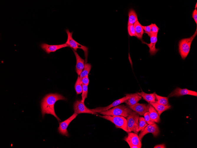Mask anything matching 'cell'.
<instances>
[{
  "instance_id": "16",
  "label": "cell",
  "mask_w": 197,
  "mask_h": 148,
  "mask_svg": "<svg viewBox=\"0 0 197 148\" xmlns=\"http://www.w3.org/2000/svg\"><path fill=\"white\" fill-rule=\"evenodd\" d=\"M73 50L75 56L76 61L75 71L78 76H80L84 67L85 60L80 56L77 52Z\"/></svg>"
},
{
  "instance_id": "30",
  "label": "cell",
  "mask_w": 197,
  "mask_h": 148,
  "mask_svg": "<svg viewBox=\"0 0 197 148\" xmlns=\"http://www.w3.org/2000/svg\"><path fill=\"white\" fill-rule=\"evenodd\" d=\"M151 34H154L158 33L159 28L155 24L151 23Z\"/></svg>"
},
{
  "instance_id": "8",
  "label": "cell",
  "mask_w": 197,
  "mask_h": 148,
  "mask_svg": "<svg viewBox=\"0 0 197 148\" xmlns=\"http://www.w3.org/2000/svg\"><path fill=\"white\" fill-rule=\"evenodd\" d=\"M74 113L77 114L81 113H87L94 115L97 114L96 112H94L89 109L85 105L84 103H82L81 100L75 101L73 105Z\"/></svg>"
},
{
  "instance_id": "27",
  "label": "cell",
  "mask_w": 197,
  "mask_h": 148,
  "mask_svg": "<svg viewBox=\"0 0 197 148\" xmlns=\"http://www.w3.org/2000/svg\"><path fill=\"white\" fill-rule=\"evenodd\" d=\"M88 85L83 84L82 94L81 95V102L84 103L86 98L87 97L88 92Z\"/></svg>"
},
{
  "instance_id": "20",
  "label": "cell",
  "mask_w": 197,
  "mask_h": 148,
  "mask_svg": "<svg viewBox=\"0 0 197 148\" xmlns=\"http://www.w3.org/2000/svg\"><path fill=\"white\" fill-rule=\"evenodd\" d=\"M134 26L135 29L136 37L139 39H142L144 32L142 25L138 20L134 23Z\"/></svg>"
},
{
  "instance_id": "22",
  "label": "cell",
  "mask_w": 197,
  "mask_h": 148,
  "mask_svg": "<svg viewBox=\"0 0 197 148\" xmlns=\"http://www.w3.org/2000/svg\"><path fill=\"white\" fill-rule=\"evenodd\" d=\"M128 20L127 25L134 24L138 21L137 14L133 9H130L128 12Z\"/></svg>"
},
{
  "instance_id": "2",
  "label": "cell",
  "mask_w": 197,
  "mask_h": 148,
  "mask_svg": "<svg viewBox=\"0 0 197 148\" xmlns=\"http://www.w3.org/2000/svg\"><path fill=\"white\" fill-rule=\"evenodd\" d=\"M133 110L123 104H119L107 110L99 113L104 115L120 116L127 117Z\"/></svg>"
},
{
  "instance_id": "28",
  "label": "cell",
  "mask_w": 197,
  "mask_h": 148,
  "mask_svg": "<svg viewBox=\"0 0 197 148\" xmlns=\"http://www.w3.org/2000/svg\"><path fill=\"white\" fill-rule=\"evenodd\" d=\"M149 111L145 112L144 114V118L148 125H152L155 123V122L150 117Z\"/></svg>"
},
{
  "instance_id": "31",
  "label": "cell",
  "mask_w": 197,
  "mask_h": 148,
  "mask_svg": "<svg viewBox=\"0 0 197 148\" xmlns=\"http://www.w3.org/2000/svg\"><path fill=\"white\" fill-rule=\"evenodd\" d=\"M142 27L143 30H145L144 32L147 34L149 37H150L151 35L150 25L147 26L142 25Z\"/></svg>"
},
{
  "instance_id": "35",
  "label": "cell",
  "mask_w": 197,
  "mask_h": 148,
  "mask_svg": "<svg viewBox=\"0 0 197 148\" xmlns=\"http://www.w3.org/2000/svg\"><path fill=\"white\" fill-rule=\"evenodd\" d=\"M197 8V3H196V7H195V9H196Z\"/></svg>"
},
{
  "instance_id": "5",
  "label": "cell",
  "mask_w": 197,
  "mask_h": 148,
  "mask_svg": "<svg viewBox=\"0 0 197 148\" xmlns=\"http://www.w3.org/2000/svg\"><path fill=\"white\" fill-rule=\"evenodd\" d=\"M65 31L67 34V39L65 43L69 47L73 48V50L76 51L78 48L81 49L83 50L84 52L85 57V62L87 63L88 53V48L87 47L82 45L75 40L72 37L73 32H70L69 30L67 29Z\"/></svg>"
},
{
  "instance_id": "4",
  "label": "cell",
  "mask_w": 197,
  "mask_h": 148,
  "mask_svg": "<svg viewBox=\"0 0 197 148\" xmlns=\"http://www.w3.org/2000/svg\"><path fill=\"white\" fill-rule=\"evenodd\" d=\"M99 116L114 123L116 128L122 129L126 132H128L127 120L124 117L108 115H99Z\"/></svg>"
},
{
  "instance_id": "34",
  "label": "cell",
  "mask_w": 197,
  "mask_h": 148,
  "mask_svg": "<svg viewBox=\"0 0 197 148\" xmlns=\"http://www.w3.org/2000/svg\"><path fill=\"white\" fill-rule=\"evenodd\" d=\"M154 148H165L166 147L165 146L164 144H161L157 145L155 146Z\"/></svg>"
},
{
  "instance_id": "13",
  "label": "cell",
  "mask_w": 197,
  "mask_h": 148,
  "mask_svg": "<svg viewBox=\"0 0 197 148\" xmlns=\"http://www.w3.org/2000/svg\"><path fill=\"white\" fill-rule=\"evenodd\" d=\"M40 47L47 53L49 54L51 52H55L59 49L69 46L65 43L56 45H50L46 43H42L40 45Z\"/></svg>"
},
{
  "instance_id": "33",
  "label": "cell",
  "mask_w": 197,
  "mask_h": 148,
  "mask_svg": "<svg viewBox=\"0 0 197 148\" xmlns=\"http://www.w3.org/2000/svg\"><path fill=\"white\" fill-rule=\"evenodd\" d=\"M192 17L194 19L196 25L197 24V11L196 9H195L193 12L192 14Z\"/></svg>"
},
{
  "instance_id": "6",
  "label": "cell",
  "mask_w": 197,
  "mask_h": 148,
  "mask_svg": "<svg viewBox=\"0 0 197 148\" xmlns=\"http://www.w3.org/2000/svg\"><path fill=\"white\" fill-rule=\"evenodd\" d=\"M139 115L133 111L127 117V125L128 132L133 131L138 134L139 128Z\"/></svg>"
},
{
  "instance_id": "7",
  "label": "cell",
  "mask_w": 197,
  "mask_h": 148,
  "mask_svg": "<svg viewBox=\"0 0 197 148\" xmlns=\"http://www.w3.org/2000/svg\"><path fill=\"white\" fill-rule=\"evenodd\" d=\"M127 136L124 140L128 144L131 148H141V142L137 134L134 132H129Z\"/></svg>"
},
{
  "instance_id": "25",
  "label": "cell",
  "mask_w": 197,
  "mask_h": 148,
  "mask_svg": "<svg viewBox=\"0 0 197 148\" xmlns=\"http://www.w3.org/2000/svg\"><path fill=\"white\" fill-rule=\"evenodd\" d=\"M156 99V101L155 102L156 103L164 105H170L168 100V97H164L159 95L155 94Z\"/></svg>"
},
{
  "instance_id": "32",
  "label": "cell",
  "mask_w": 197,
  "mask_h": 148,
  "mask_svg": "<svg viewBox=\"0 0 197 148\" xmlns=\"http://www.w3.org/2000/svg\"><path fill=\"white\" fill-rule=\"evenodd\" d=\"M81 81L83 84L88 85L89 80L88 77V75H86L83 77L81 79Z\"/></svg>"
},
{
  "instance_id": "19",
  "label": "cell",
  "mask_w": 197,
  "mask_h": 148,
  "mask_svg": "<svg viewBox=\"0 0 197 148\" xmlns=\"http://www.w3.org/2000/svg\"><path fill=\"white\" fill-rule=\"evenodd\" d=\"M137 93L149 103L155 101L156 93L155 92L151 94H147L143 91L141 92H138Z\"/></svg>"
},
{
  "instance_id": "17",
  "label": "cell",
  "mask_w": 197,
  "mask_h": 148,
  "mask_svg": "<svg viewBox=\"0 0 197 148\" xmlns=\"http://www.w3.org/2000/svg\"><path fill=\"white\" fill-rule=\"evenodd\" d=\"M127 94L129 96V97L124 102V103L128 106L135 104L138 103L142 98V97L137 93Z\"/></svg>"
},
{
  "instance_id": "3",
  "label": "cell",
  "mask_w": 197,
  "mask_h": 148,
  "mask_svg": "<svg viewBox=\"0 0 197 148\" xmlns=\"http://www.w3.org/2000/svg\"><path fill=\"white\" fill-rule=\"evenodd\" d=\"M197 29L194 34L190 38L181 39L179 43V52L182 58L184 59L189 52L192 42L196 35Z\"/></svg>"
},
{
  "instance_id": "29",
  "label": "cell",
  "mask_w": 197,
  "mask_h": 148,
  "mask_svg": "<svg viewBox=\"0 0 197 148\" xmlns=\"http://www.w3.org/2000/svg\"><path fill=\"white\" fill-rule=\"evenodd\" d=\"M127 30L129 35L131 36H136L134 24L128 26Z\"/></svg>"
},
{
  "instance_id": "26",
  "label": "cell",
  "mask_w": 197,
  "mask_h": 148,
  "mask_svg": "<svg viewBox=\"0 0 197 148\" xmlns=\"http://www.w3.org/2000/svg\"><path fill=\"white\" fill-rule=\"evenodd\" d=\"M139 128L138 131V132L143 131L145 128L148 125L144 118L142 117H139Z\"/></svg>"
},
{
  "instance_id": "18",
  "label": "cell",
  "mask_w": 197,
  "mask_h": 148,
  "mask_svg": "<svg viewBox=\"0 0 197 148\" xmlns=\"http://www.w3.org/2000/svg\"><path fill=\"white\" fill-rule=\"evenodd\" d=\"M149 104L154 107L159 116H160L164 111L170 109L171 108L170 105H164L159 104L155 102L150 103Z\"/></svg>"
},
{
  "instance_id": "21",
  "label": "cell",
  "mask_w": 197,
  "mask_h": 148,
  "mask_svg": "<svg viewBox=\"0 0 197 148\" xmlns=\"http://www.w3.org/2000/svg\"><path fill=\"white\" fill-rule=\"evenodd\" d=\"M148 111L150 118L155 122L159 123L160 121V116L154 107L150 104Z\"/></svg>"
},
{
  "instance_id": "24",
  "label": "cell",
  "mask_w": 197,
  "mask_h": 148,
  "mask_svg": "<svg viewBox=\"0 0 197 148\" xmlns=\"http://www.w3.org/2000/svg\"><path fill=\"white\" fill-rule=\"evenodd\" d=\"M91 68V66L90 64L85 63L84 68L79 76L81 79L83 77L88 75Z\"/></svg>"
},
{
  "instance_id": "12",
  "label": "cell",
  "mask_w": 197,
  "mask_h": 148,
  "mask_svg": "<svg viewBox=\"0 0 197 148\" xmlns=\"http://www.w3.org/2000/svg\"><path fill=\"white\" fill-rule=\"evenodd\" d=\"M185 95H190L197 97V92L188 90L186 88L181 89L177 87L168 95V97L173 96L179 97Z\"/></svg>"
},
{
  "instance_id": "11",
  "label": "cell",
  "mask_w": 197,
  "mask_h": 148,
  "mask_svg": "<svg viewBox=\"0 0 197 148\" xmlns=\"http://www.w3.org/2000/svg\"><path fill=\"white\" fill-rule=\"evenodd\" d=\"M129 97V96L126 94L125 96L114 101L111 104L106 107H98L94 109H91V110L93 112L99 113L102 111H106L112 107H114L124 102Z\"/></svg>"
},
{
  "instance_id": "10",
  "label": "cell",
  "mask_w": 197,
  "mask_h": 148,
  "mask_svg": "<svg viewBox=\"0 0 197 148\" xmlns=\"http://www.w3.org/2000/svg\"><path fill=\"white\" fill-rule=\"evenodd\" d=\"M77 115V114L74 113L68 118L59 123L58 130L60 134L67 136H68L67 127L71 121L76 118Z\"/></svg>"
},
{
  "instance_id": "14",
  "label": "cell",
  "mask_w": 197,
  "mask_h": 148,
  "mask_svg": "<svg viewBox=\"0 0 197 148\" xmlns=\"http://www.w3.org/2000/svg\"><path fill=\"white\" fill-rule=\"evenodd\" d=\"M150 104H146L137 103L135 104L129 106V108L136 112L140 116H143L146 112L148 111Z\"/></svg>"
},
{
  "instance_id": "1",
  "label": "cell",
  "mask_w": 197,
  "mask_h": 148,
  "mask_svg": "<svg viewBox=\"0 0 197 148\" xmlns=\"http://www.w3.org/2000/svg\"><path fill=\"white\" fill-rule=\"evenodd\" d=\"M66 100L64 96L58 93H50L46 95L42 100L41 103L43 117L46 114H50L56 118L59 122L61 121L55 113L54 106L55 103L58 100Z\"/></svg>"
},
{
  "instance_id": "23",
  "label": "cell",
  "mask_w": 197,
  "mask_h": 148,
  "mask_svg": "<svg viewBox=\"0 0 197 148\" xmlns=\"http://www.w3.org/2000/svg\"><path fill=\"white\" fill-rule=\"evenodd\" d=\"M83 85L81 79L78 76L75 85V89L77 94H79L82 92Z\"/></svg>"
},
{
  "instance_id": "15",
  "label": "cell",
  "mask_w": 197,
  "mask_h": 148,
  "mask_svg": "<svg viewBox=\"0 0 197 148\" xmlns=\"http://www.w3.org/2000/svg\"><path fill=\"white\" fill-rule=\"evenodd\" d=\"M157 33L152 34L151 35L150 37V43H148L142 40V43L146 44L149 47V52L151 55H155L159 50L158 49L155 48V45L157 41Z\"/></svg>"
},
{
  "instance_id": "9",
  "label": "cell",
  "mask_w": 197,
  "mask_h": 148,
  "mask_svg": "<svg viewBox=\"0 0 197 148\" xmlns=\"http://www.w3.org/2000/svg\"><path fill=\"white\" fill-rule=\"evenodd\" d=\"M149 133H151L154 137L157 136L160 133V130L157 125L155 123L152 125H148L139 134L140 141L144 136Z\"/></svg>"
}]
</instances>
